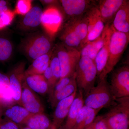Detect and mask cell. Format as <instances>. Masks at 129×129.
<instances>
[{"mask_svg":"<svg viewBox=\"0 0 129 129\" xmlns=\"http://www.w3.org/2000/svg\"><path fill=\"white\" fill-rule=\"evenodd\" d=\"M6 27L5 26L4 24L3 23L1 17H0V30H3Z\"/></svg>","mask_w":129,"mask_h":129,"instance_id":"f35d334b","label":"cell"},{"mask_svg":"<svg viewBox=\"0 0 129 129\" xmlns=\"http://www.w3.org/2000/svg\"><path fill=\"white\" fill-rule=\"evenodd\" d=\"M32 115L23 106L17 104L4 108L3 115L18 125H25Z\"/></svg>","mask_w":129,"mask_h":129,"instance_id":"e0dca14e","label":"cell"},{"mask_svg":"<svg viewBox=\"0 0 129 129\" xmlns=\"http://www.w3.org/2000/svg\"><path fill=\"white\" fill-rule=\"evenodd\" d=\"M73 76L72 77L63 78L58 81L54 87L51 94L49 96V98L67 86L72 80Z\"/></svg>","mask_w":129,"mask_h":129,"instance_id":"4dcf8cb0","label":"cell"},{"mask_svg":"<svg viewBox=\"0 0 129 129\" xmlns=\"http://www.w3.org/2000/svg\"><path fill=\"white\" fill-rule=\"evenodd\" d=\"M9 9L8 7L7 6H5L0 7V15L4 12L7 11Z\"/></svg>","mask_w":129,"mask_h":129,"instance_id":"d590c367","label":"cell"},{"mask_svg":"<svg viewBox=\"0 0 129 129\" xmlns=\"http://www.w3.org/2000/svg\"><path fill=\"white\" fill-rule=\"evenodd\" d=\"M21 106L32 114L45 112V107L41 100L35 92L24 81L21 98Z\"/></svg>","mask_w":129,"mask_h":129,"instance_id":"7c38bea8","label":"cell"},{"mask_svg":"<svg viewBox=\"0 0 129 129\" xmlns=\"http://www.w3.org/2000/svg\"><path fill=\"white\" fill-rule=\"evenodd\" d=\"M95 121L94 120V122L91 124L90 125L89 127L85 129H95Z\"/></svg>","mask_w":129,"mask_h":129,"instance_id":"74e56055","label":"cell"},{"mask_svg":"<svg viewBox=\"0 0 129 129\" xmlns=\"http://www.w3.org/2000/svg\"><path fill=\"white\" fill-rule=\"evenodd\" d=\"M108 24H106L103 32L98 38L86 44L81 49V57L86 56L94 61L98 53L104 45Z\"/></svg>","mask_w":129,"mask_h":129,"instance_id":"ac0fdd59","label":"cell"},{"mask_svg":"<svg viewBox=\"0 0 129 129\" xmlns=\"http://www.w3.org/2000/svg\"><path fill=\"white\" fill-rule=\"evenodd\" d=\"M14 11L8 9L0 15L3 23L6 27L10 25L13 21L15 16Z\"/></svg>","mask_w":129,"mask_h":129,"instance_id":"f546056e","label":"cell"},{"mask_svg":"<svg viewBox=\"0 0 129 129\" xmlns=\"http://www.w3.org/2000/svg\"><path fill=\"white\" fill-rule=\"evenodd\" d=\"M40 1L42 3V5L47 6V7L58 6L59 3V1L56 0H42Z\"/></svg>","mask_w":129,"mask_h":129,"instance_id":"e575fe53","label":"cell"},{"mask_svg":"<svg viewBox=\"0 0 129 129\" xmlns=\"http://www.w3.org/2000/svg\"><path fill=\"white\" fill-rule=\"evenodd\" d=\"M112 28L108 59L105 68L98 77L99 80L106 78L107 75L112 71L129 44V34L116 31L112 26Z\"/></svg>","mask_w":129,"mask_h":129,"instance_id":"3957f363","label":"cell"},{"mask_svg":"<svg viewBox=\"0 0 129 129\" xmlns=\"http://www.w3.org/2000/svg\"><path fill=\"white\" fill-rule=\"evenodd\" d=\"M52 52L49 67L50 68L54 78L58 82L60 79L61 76V69L58 58L53 50Z\"/></svg>","mask_w":129,"mask_h":129,"instance_id":"83f0119b","label":"cell"},{"mask_svg":"<svg viewBox=\"0 0 129 129\" xmlns=\"http://www.w3.org/2000/svg\"><path fill=\"white\" fill-rule=\"evenodd\" d=\"M59 60L61 69L60 79L72 77L75 72L81 57L80 51L77 49L58 43L52 49Z\"/></svg>","mask_w":129,"mask_h":129,"instance_id":"5b68a950","label":"cell"},{"mask_svg":"<svg viewBox=\"0 0 129 129\" xmlns=\"http://www.w3.org/2000/svg\"><path fill=\"white\" fill-rule=\"evenodd\" d=\"M43 75L48 84L49 89L48 94L49 96H50L53 91L54 87L57 82L54 78L50 68L49 67L44 72Z\"/></svg>","mask_w":129,"mask_h":129,"instance_id":"f1b7e54d","label":"cell"},{"mask_svg":"<svg viewBox=\"0 0 129 129\" xmlns=\"http://www.w3.org/2000/svg\"><path fill=\"white\" fill-rule=\"evenodd\" d=\"M77 91L70 96L60 101L55 107L52 124L56 129H58L61 126L67 118L71 105L76 96Z\"/></svg>","mask_w":129,"mask_h":129,"instance_id":"5bb4252c","label":"cell"},{"mask_svg":"<svg viewBox=\"0 0 129 129\" xmlns=\"http://www.w3.org/2000/svg\"><path fill=\"white\" fill-rule=\"evenodd\" d=\"M63 15L68 20L83 16L95 3L90 0H61L59 1Z\"/></svg>","mask_w":129,"mask_h":129,"instance_id":"30bf717a","label":"cell"},{"mask_svg":"<svg viewBox=\"0 0 129 129\" xmlns=\"http://www.w3.org/2000/svg\"><path fill=\"white\" fill-rule=\"evenodd\" d=\"M84 105V98L80 92H77L76 96L72 103L63 127L65 129H72L76 118Z\"/></svg>","mask_w":129,"mask_h":129,"instance_id":"603a6c76","label":"cell"},{"mask_svg":"<svg viewBox=\"0 0 129 129\" xmlns=\"http://www.w3.org/2000/svg\"><path fill=\"white\" fill-rule=\"evenodd\" d=\"M0 129H20L19 125L5 118L0 121Z\"/></svg>","mask_w":129,"mask_h":129,"instance_id":"d6a6232c","label":"cell"},{"mask_svg":"<svg viewBox=\"0 0 129 129\" xmlns=\"http://www.w3.org/2000/svg\"><path fill=\"white\" fill-rule=\"evenodd\" d=\"M3 106L1 101H0V121L2 119L3 115Z\"/></svg>","mask_w":129,"mask_h":129,"instance_id":"8d00e7d4","label":"cell"},{"mask_svg":"<svg viewBox=\"0 0 129 129\" xmlns=\"http://www.w3.org/2000/svg\"><path fill=\"white\" fill-rule=\"evenodd\" d=\"M112 28L111 24L108 25L104 45L101 49L94 60L97 70V76L99 77L104 70L108 59L109 40Z\"/></svg>","mask_w":129,"mask_h":129,"instance_id":"7402d4cb","label":"cell"},{"mask_svg":"<svg viewBox=\"0 0 129 129\" xmlns=\"http://www.w3.org/2000/svg\"><path fill=\"white\" fill-rule=\"evenodd\" d=\"M53 48L52 39L46 34L40 33H35L27 36L21 45V50L32 61L50 52Z\"/></svg>","mask_w":129,"mask_h":129,"instance_id":"277c9868","label":"cell"},{"mask_svg":"<svg viewBox=\"0 0 129 129\" xmlns=\"http://www.w3.org/2000/svg\"><path fill=\"white\" fill-rule=\"evenodd\" d=\"M25 63L21 62L16 64L8 75L9 88L16 104L21 105L22 85L24 81Z\"/></svg>","mask_w":129,"mask_h":129,"instance_id":"8fae6325","label":"cell"},{"mask_svg":"<svg viewBox=\"0 0 129 129\" xmlns=\"http://www.w3.org/2000/svg\"><path fill=\"white\" fill-rule=\"evenodd\" d=\"M75 74L78 91L84 98L95 86L97 70L94 61L88 57H81L76 66Z\"/></svg>","mask_w":129,"mask_h":129,"instance_id":"7a4b0ae2","label":"cell"},{"mask_svg":"<svg viewBox=\"0 0 129 129\" xmlns=\"http://www.w3.org/2000/svg\"><path fill=\"white\" fill-rule=\"evenodd\" d=\"M10 89L8 76L0 72V95Z\"/></svg>","mask_w":129,"mask_h":129,"instance_id":"1f68e13d","label":"cell"},{"mask_svg":"<svg viewBox=\"0 0 129 129\" xmlns=\"http://www.w3.org/2000/svg\"><path fill=\"white\" fill-rule=\"evenodd\" d=\"M114 30L129 34V1L124 3L115 14L111 23Z\"/></svg>","mask_w":129,"mask_h":129,"instance_id":"9a60e30c","label":"cell"},{"mask_svg":"<svg viewBox=\"0 0 129 129\" xmlns=\"http://www.w3.org/2000/svg\"><path fill=\"white\" fill-rule=\"evenodd\" d=\"M13 50L11 42L5 37H0V62L8 61L11 57Z\"/></svg>","mask_w":129,"mask_h":129,"instance_id":"484cf974","label":"cell"},{"mask_svg":"<svg viewBox=\"0 0 129 129\" xmlns=\"http://www.w3.org/2000/svg\"><path fill=\"white\" fill-rule=\"evenodd\" d=\"M95 120V129H111L106 123L102 115L97 116Z\"/></svg>","mask_w":129,"mask_h":129,"instance_id":"836d02e7","label":"cell"},{"mask_svg":"<svg viewBox=\"0 0 129 129\" xmlns=\"http://www.w3.org/2000/svg\"><path fill=\"white\" fill-rule=\"evenodd\" d=\"M52 50L46 54L40 56L32 61V64L25 69V76L32 75H43L49 67Z\"/></svg>","mask_w":129,"mask_h":129,"instance_id":"44dd1931","label":"cell"},{"mask_svg":"<svg viewBox=\"0 0 129 129\" xmlns=\"http://www.w3.org/2000/svg\"><path fill=\"white\" fill-rule=\"evenodd\" d=\"M32 1L30 0H18L16 3L14 12L15 14L24 16L32 7Z\"/></svg>","mask_w":129,"mask_h":129,"instance_id":"4316f807","label":"cell"},{"mask_svg":"<svg viewBox=\"0 0 129 129\" xmlns=\"http://www.w3.org/2000/svg\"><path fill=\"white\" fill-rule=\"evenodd\" d=\"M24 81L36 93L44 95L49 93V87L43 75H24Z\"/></svg>","mask_w":129,"mask_h":129,"instance_id":"ffe728a7","label":"cell"},{"mask_svg":"<svg viewBox=\"0 0 129 129\" xmlns=\"http://www.w3.org/2000/svg\"><path fill=\"white\" fill-rule=\"evenodd\" d=\"M85 14L79 17L67 20L62 27L59 39L65 46L80 51L88 35V22Z\"/></svg>","mask_w":129,"mask_h":129,"instance_id":"6da1fadb","label":"cell"},{"mask_svg":"<svg viewBox=\"0 0 129 129\" xmlns=\"http://www.w3.org/2000/svg\"><path fill=\"white\" fill-rule=\"evenodd\" d=\"M50 129H56V128L55 127H54V126L53 125H52L51 126V127H50Z\"/></svg>","mask_w":129,"mask_h":129,"instance_id":"60d3db41","label":"cell"},{"mask_svg":"<svg viewBox=\"0 0 129 129\" xmlns=\"http://www.w3.org/2000/svg\"><path fill=\"white\" fill-rule=\"evenodd\" d=\"M77 88L75 73L72 80L67 86L49 98V101L52 107L55 108L60 101L71 95L77 90Z\"/></svg>","mask_w":129,"mask_h":129,"instance_id":"cb8c5ba5","label":"cell"},{"mask_svg":"<svg viewBox=\"0 0 129 129\" xmlns=\"http://www.w3.org/2000/svg\"><path fill=\"white\" fill-rule=\"evenodd\" d=\"M99 80L84 98V106L93 109H102L115 102L106 78Z\"/></svg>","mask_w":129,"mask_h":129,"instance_id":"52a82bcc","label":"cell"},{"mask_svg":"<svg viewBox=\"0 0 129 129\" xmlns=\"http://www.w3.org/2000/svg\"><path fill=\"white\" fill-rule=\"evenodd\" d=\"M115 101L117 103L103 117L111 129H129V96Z\"/></svg>","mask_w":129,"mask_h":129,"instance_id":"8992f818","label":"cell"},{"mask_svg":"<svg viewBox=\"0 0 129 129\" xmlns=\"http://www.w3.org/2000/svg\"><path fill=\"white\" fill-rule=\"evenodd\" d=\"M109 85L114 100L129 96L128 64L120 67L113 73Z\"/></svg>","mask_w":129,"mask_h":129,"instance_id":"9c48e42d","label":"cell"},{"mask_svg":"<svg viewBox=\"0 0 129 129\" xmlns=\"http://www.w3.org/2000/svg\"><path fill=\"white\" fill-rule=\"evenodd\" d=\"M101 109H94L85 106L79 112L72 129H85L91 124L99 111Z\"/></svg>","mask_w":129,"mask_h":129,"instance_id":"d6986e66","label":"cell"},{"mask_svg":"<svg viewBox=\"0 0 129 129\" xmlns=\"http://www.w3.org/2000/svg\"><path fill=\"white\" fill-rule=\"evenodd\" d=\"M52 123L45 113L32 114L25 125L30 129H50Z\"/></svg>","mask_w":129,"mask_h":129,"instance_id":"d4e9b609","label":"cell"},{"mask_svg":"<svg viewBox=\"0 0 129 129\" xmlns=\"http://www.w3.org/2000/svg\"><path fill=\"white\" fill-rule=\"evenodd\" d=\"M43 12V10L39 6L33 7L23 16L19 22V27L25 30H32L38 27L41 25Z\"/></svg>","mask_w":129,"mask_h":129,"instance_id":"2e32d148","label":"cell"},{"mask_svg":"<svg viewBox=\"0 0 129 129\" xmlns=\"http://www.w3.org/2000/svg\"><path fill=\"white\" fill-rule=\"evenodd\" d=\"M58 129H65L64 128V127H63V126H61V127H60V128H59Z\"/></svg>","mask_w":129,"mask_h":129,"instance_id":"b9f144b4","label":"cell"},{"mask_svg":"<svg viewBox=\"0 0 129 129\" xmlns=\"http://www.w3.org/2000/svg\"><path fill=\"white\" fill-rule=\"evenodd\" d=\"M58 6L47 7L43 11L41 24L46 34L53 39L61 29L64 16Z\"/></svg>","mask_w":129,"mask_h":129,"instance_id":"ba28073f","label":"cell"},{"mask_svg":"<svg viewBox=\"0 0 129 129\" xmlns=\"http://www.w3.org/2000/svg\"><path fill=\"white\" fill-rule=\"evenodd\" d=\"M125 0H101L97 5L100 16L105 24H111Z\"/></svg>","mask_w":129,"mask_h":129,"instance_id":"4fadbf2b","label":"cell"},{"mask_svg":"<svg viewBox=\"0 0 129 129\" xmlns=\"http://www.w3.org/2000/svg\"><path fill=\"white\" fill-rule=\"evenodd\" d=\"M21 129H30V128H29L28 127H27V126H26L25 125V127H23V128H21Z\"/></svg>","mask_w":129,"mask_h":129,"instance_id":"ab89813d","label":"cell"}]
</instances>
